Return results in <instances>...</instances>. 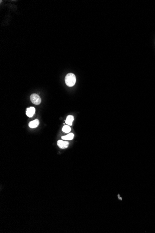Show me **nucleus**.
Listing matches in <instances>:
<instances>
[{"label":"nucleus","instance_id":"nucleus-1","mask_svg":"<svg viewBox=\"0 0 155 233\" xmlns=\"http://www.w3.org/2000/svg\"><path fill=\"white\" fill-rule=\"evenodd\" d=\"M76 76L72 73H69L65 76V83L68 87H71L73 86L76 83Z\"/></svg>","mask_w":155,"mask_h":233},{"label":"nucleus","instance_id":"nucleus-2","mask_svg":"<svg viewBox=\"0 0 155 233\" xmlns=\"http://www.w3.org/2000/svg\"><path fill=\"white\" fill-rule=\"evenodd\" d=\"M31 102L35 105H39L41 103V98L40 97L36 94H33L30 96Z\"/></svg>","mask_w":155,"mask_h":233},{"label":"nucleus","instance_id":"nucleus-3","mask_svg":"<svg viewBox=\"0 0 155 233\" xmlns=\"http://www.w3.org/2000/svg\"><path fill=\"white\" fill-rule=\"evenodd\" d=\"M57 145L59 148L61 149H65L68 148L69 143L67 141H63L62 140H59L57 142Z\"/></svg>","mask_w":155,"mask_h":233},{"label":"nucleus","instance_id":"nucleus-4","mask_svg":"<svg viewBox=\"0 0 155 233\" xmlns=\"http://www.w3.org/2000/svg\"><path fill=\"white\" fill-rule=\"evenodd\" d=\"M35 112V109L34 107H30L29 108L27 109L26 111V115L29 117H32L34 115Z\"/></svg>","mask_w":155,"mask_h":233},{"label":"nucleus","instance_id":"nucleus-5","mask_svg":"<svg viewBox=\"0 0 155 233\" xmlns=\"http://www.w3.org/2000/svg\"><path fill=\"white\" fill-rule=\"evenodd\" d=\"M39 123H40L38 119H36V120H34V121H30L28 125H29V127L30 128H34L37 127L39 125Z\"/></svg>","mask_w":155,"mask_h":233},{"label":"nucleus","instance_id":"nucleus-6","mask_svg":"<svg viewBox=\"0 0 155 233\" xmlns=\"http://www.w3.org/2000/svg\"><path fill=\"white\" fill-rule=\"evenodd\" d=\"M73 121H74V117L72 115H68L65 120V123L69 126H71L72 124V122Z\"/></svg>","mask_w":155,"mask_h":233},{"label":"nucleus","instance_id":"nucleus-7","mask_svg":"<svg viewBox=\"0 0 155 233\" xmlns=\"http://www.w3.org/2000/svg\"><path fill=\"white\" fill-rule=\"evenodd\" d=\"M73 138H74V134L73 133H70L66 135L61 137L62 139L64 140H71L73 139Z\"/></svg>","mask_w":155,"mask_h":233},{"label":"nucleus","instance_id":"nucleus-8","mask_svg":"<svg viewBox=\"0 0 155 233\" xmlns=\"http://www.w3.org/2000/svg\"><path fill=\"white\" fill-rule=\"evenodd\" d=\"M62 131L65 133H69L71 131V128L69 125H65L62 128Z\"/></svg>","mask_w":155,"mask_h":233}]
</instances>
